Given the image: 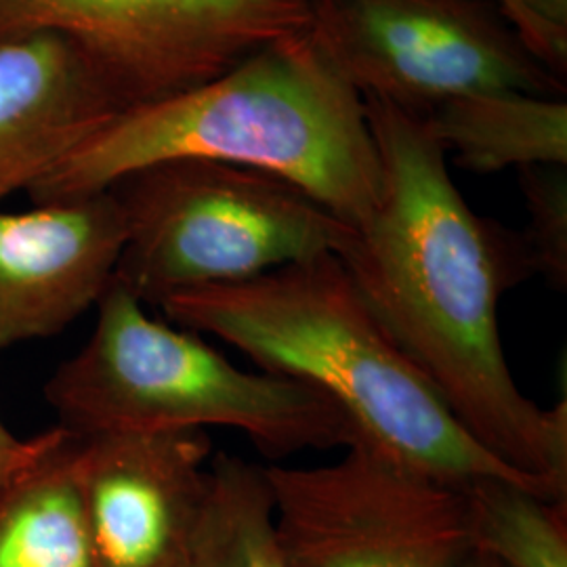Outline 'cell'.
Here are the masks:
<instances>
[{"instance_id": "9", "label": "cell", "mask_w": 567, "mask_h": 567, "mask_svg": "<svg viewBox=\"0 0 567 567\" xmlns=\"http://www.w3.org/2000/svg\"><path fill=\"white\" fill-rule=\"evenodd\" d=\"M206 431L76 437L74 471L100 567H177L210 482Z\"/></svg>"}, {"instance_id": "11", "label": "cell", "mask_w": 567, "mask_h": 567, "mask_svg": "<svg viewBox=\"0 0 567 567\" xmlns=\"http://www.w3.org/2000/svg\"><path fill=\"white\" fill-rule=\"evenodd\" d=\"M91 63L60 37L0 47V203L30 192L61 158L121 112Z\"/></svg>"}, {"instance_id": "14", "label": "cell", "mask_w": 567, "mask_h": 567, "mask_svg": "<svg viewBox=\"0 0 567 567\" xmlns=\"http://www.w3.org/2000/svg\"><path fill=\"white\" fill-rule=\"evenodd\" d=\"M177 567H288L265 466L215 454L200 513Z\"/></svg>"}, {"instance_id": "15", "label": "cell", "mask_w": 567, "mask_h": 567, "mask_svg": "<svg viewBox=\"0 0 567 567\" xmlns=\"http://www.w3.org/2000/svg\"><path fill=\"white\" fill-rule=\"evenodd\" d=\"M471 548L505 567H567L566 503L503 477L461 489Z\"/></svg>"}, {"instance_id": "17", "label": "cell", "mask_w": 567, "mask_h": 567, "mask_svg": "<svg viewBox=\"0 0 567 567\" xmlns=\"http://www.w3.org/2000/svg\"><path fill=\"white\" fill-rule=\"evenodd\" d=\"M68 431L53 426L34 437L16 435L0 419V489L13 484L25 471L60 446Z\"/></svg>"}, {"instance_id": "13", "label": "cell", "mask_w": 567, "mask_h": 567, "mask_svg": "<svg viewBox=\"0 0 567 567\" xmlns=\"http://www.w3.org/2000/svg\"><path fill=\"white\" fill-rule=\"evenodd\" d=\"M76 435L0 489V567H100L74 471Z\"/></svg>"}, {"instance_id": "10", "label": "cell", "mask_w": 567, "mask_h": 567, "mask_svg": "<svg viewBox=\"0 0 567 567\" xmlns=\"http://www.w3.org/2000/svg\"><path fill=\"white\" fill-rule=\"evenodd\" d=\"M126 238L112 189L0 210V351L63 332L100 303Z\"/></svg>"}, {"instance_id": "19", "label": "cell", "mask_w": 567, "mask_h": 567, "mask_svg": "<svg viewBox=\"0 0 567 567\" xmlns=\"http://www.w3.org/2000/svg\"><path fill=\"white\" fill-rule=\"evenodd\" d=\"M496 2L501 4V9H503L505 18H507V20L513 23V28H515V23H517V9H515V2H513V0H496Z\"/></svg>"}, {"instance_id": "2", "label": "cell", "mask_w": 567, "mask_h": 567, "mask_svg": "<svg viewBox=\"0 0 567 567\" xmlns=\"http://www.w3.org/2000/svg\"><path fill=\"white\" fill-rule=\"evenodd\" d=\"M175 161L276 175L351 227L364 224L383 189L364 97L311 28L267 44L200 86L122 107L28 196L34 204L76 200Z\"/></svg>"}, {"instance_id": "18", "label": "cell", "mask_w": 567, "mask_h": 567, "mask_svg": "<svg viewBox=\"0 0 567 567\" xmlns=\"http://www.w3.org/2000/svg\"><path fill=\"white\" fill-rule=\"evenodd\" d=\"M458 567H505L503 564H498L496 559H492L489 555H484V553H480V550H468L465 557H463V561L458 564Z\"/></svg>"}, {"instance_id": "7", "label": "cell", "mask_w": 567, "mask_h": 567, "mask_svg": "<svg viewBox=\"0 0 567 567\" xmlns=\"http://www.w3.org/2000/svg\"><path fill=\"white\" fill-rule=\"evenodd\" d=\"M288 567H458L463 492L355 440L337 463L265 466Z\"/></svg>"}, {"instance_id": "3", "label": "cell", "mask_w": 567, "mask_h": 567, "mask_svg": "<svg viewBox=\"0 0 567 567\" xmlns=\"http://www.w3.org/2000/svg\"><path fill=\"white\" fill-rule=\"evenodd\" d=\"M158 307L185 330L236 347L264 372L318 389L343 410L358 440L419 475L456 489L503 477L555 501L466 433L377 322L337 255L177 292Z\"/></svg>"}, {"instance_id": "6", "label": "cell", "mask_w": 567, "mask_h": 567, "mask_svg": "<svg viewBox=\"0 0 567 567\" xmlns=\"http://www.w3.org/2000/svg\"><path fill=\"white\" fill-rule=\"evenodd\" d=\"M311 28L309 0H0V47L60 37L122 107L200 86Z\"/></svg>"}, {"instance_id": "8", "label": "cell", "mask_w": 567, "mask_h": 567, "mask_svg": "<svg viewBox=\"0 0 567 567\" xmlns=\"http://www.w3.org/2000/svg\"><path fill=\"white\" fill-rule=\"evenodd\" d=\"M313 32L362 95L414 114L466 93L561 84L471 0H309Z\"/></svg>"}, {"instance_id": "1", "label": "cell", "mask_w": 567, "mask_h": 567, "mask_svg": "<svg viewBox=\"0 0 567 567\" xmlns=\"http://www.w3.org/2000/svg\"><path fill=\"white\" fill-rule=\"evenodd\" d=\"M383 189L343 261L365 307L466 433L555 501L567 496V404L515 383L501 343L503 295L534 274L526 238L471 210L446 150L398 103L362 95Z\"/></svg>"}, {"instance_id": "16", "label": "cell", "mask_w": 567, "mask_h": 567, "mask_svg": "<svg viewBox=\"0 0 567 567\" xmlns=\"http://www.w3.org/2000/svg\"><path fill=\"white\" fill-rule=\"evenodd\" d=\"M529 229L526 244L534 271L555 288L567 286V179L566 166L519 168Z\"/></svg>"}, {"instance_id": "4", "label": "cell", "mask_w": 567, "mask_h": 567, "mask_svg": "<svg viewBox=\"0 0 567 567\" xmlns=\"http://www.w3.org/2000/svg\"><path fill=\"white\" fill-rule=\"evenodd\" d=\"M58 426L105 433L240 431L265 458L351 446L358 433L324 393L269 372H244L198 332L164 324L112 280L81 351L44 385Z\"/></svg>"}, {"instance_id": "5", "label": "cell", "mask_w": 567, "mask_h": 567, "mask_svg": "<svg viewBox=\"0 0 567 567\" xmlns=\"http://www.w3.org/2000/svg\"><path fill=\"white\" fill-rule=\"evenodd\" d=\"M110 189L126 225L114 280L143 305L343 257L355 238V227L297 185L246 166L175 161Z\"/></svg>"}, {"instance_id": "12", "label": "cell", "mask_w": 567, "mask_h": 567, "mask_svg": "<svg viewBox=\"0 0 567 567\" xmlns=\"http://www.w3.org/2000/svg\"><path fill=\"white\" fill-rule=\"evenodd\" d=\"M426 131L473 173L566 166L567 103L559 95L482 91L421 114Z\"/></svg>"}]
</instances>
